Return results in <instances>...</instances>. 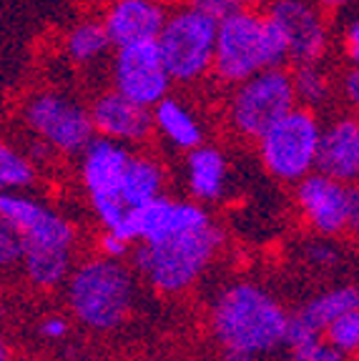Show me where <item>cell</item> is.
<instances>
[{
  "instance_id": "cell-1",
  "label": "cell",
  "mask_w": 359,
  "mask_h": 361,
  "mask_svg": "<svg viewBox=\"0 0 359 361\" xmlns=\"http://www.w3.org/2000/svg\"><path fill=\"white\" fill-rule=\"evenodd\" d=\"M0 216L20 233L23 266L35 286H56L68 276L73 228L66 219L43 206L40 201L20 193L0 196Z\"/></svg>"
},
{
  "instance_id": "cell-2",
  "label": "cell",
  "mask_w": 359,
  "mask_h": 361,
  "mask_svg": "<svg viewBox=\"0 0 359 361\" xmlns=\"http://www.w3.org/2000/svg\"><path fill=\"white\" fill-rule=\"evenodd\" d=\"M284 309L257 283H231L211 309V329L226 351L269 354L286 341Z\"/></svg>"
},
{
  "instance_id": "cell-3",
  "label": "cell",
  "mask_w": 359,
  "mask_h": 361,
  "mask_svg": "<svg viewBox=\"0 0 359 361\" xmlns=\"http://www.w3.org/2000/svg\"><path fill=\"white\" fill-rule=\"evenodd\" d=\"M219 243L221 231L208 216L184 226L161 241L139 243L134 251V266L158 291L176 293L196 281L199 274L213 259Z\"/></svg>"
},
{
  "instance_id": "cell-4",
  "label": "cell",
  "mask_w": 359,
  "mask_h": 361,
  "mask_svg": "<svg viewBox=\"0 0 359 361\" xmlns=\"http://www.w3.org/2000/svg\"><path fill=\"white\" fill-rule=\"evenodd\" d=\"M68 304L86 326L95 331L116 329L134 304L131 271L111 256L88 261L68 281Z\"/></svg>"
},
{
  "instance_id": "cell-5",
  "label": "cell",
  "mask_w": 359,
  "mask_h": 361,
  "mask_svg": "<svg viewBox=\"0 0 359 361\" xmlns=\"http://www.w3.org/2000/svg\"><path fill=\"white\" fill-rule=\"evenodd\" d=\"M294 75L284 68H264L236 85L229 103L231 126L247 138L259 141L286 113L297 108Z\"/></svg>"
},
{
  "instance_id": "cell-6",
  "label": "cell",
  "mask_w": 359,
  "mask_h": 361,
  "mask_svg": "<svg viewBox=\"0 0 359 361\" xmlns=\"http://www.w3.org/2000/svg\"><path fill=\"white\" fill-rule=\"evenodd\" d=\"M219 20L196 8H181L169 16L158 35V48L174 80L191 83L213 68Z\"/></svg>"
},
{
  "instance_id": "cell-7",
  "label": "cell",
  "mask_w": 359,
  "mask_h": 361,
  "mask_svg": "<svg viewBox=\"0 0 359 361\" xmlns=\"http://www.w3.org/2000/svg\"><path fill=\"white\" fill-rule=\"evenodd\" d=\"M322 126L312 108H294L259 138L266 171L281 180H302L317 164Z\"/></svg>"
},
{
  "instance_id": "cell-8",
  "label": "cell",
  "mask_w": 359,
  "mask_h": 361,
  "mask_svg": "<svg viewBox=\"0 0 359 361\" xmlns=\"http://www.w3.org/2000/svg\"><path fill=\"white\" fill-rule=\"evenodd\" d=\"M134 153L124 146L121 141H113L106 135H98L88 143L83 151V186L90 198L95 216L108 231H116L121 221L126 219V206L121 198V183H124L126 166H129Z\"/></svg>"
},
{
  "instance_id": "cell-9",
  "label": "cell",
  "mask_w": 359,
  "mask_h": 361,
  "mask_svg": "<svg viewBox=\"0 0 359 361\" xmlns=\"http://www.w3.org/2000/svg\"><path fill=\"white\" fill-rule=\"evenodd\" d=\"M25 126L61 153H83L95 138L90 108L61 93H35L23 108Z\"/></svg>"
},
{
  "instance_id": "cell-10",
  "label": "cell",
  "mask_w": 359,
  "mask_h": 361,
  "mask_svg": "<svg viewBox=\"0 0 359 361\" xmlns=\"http://www.w3.org/2000/svg\"><path fill=\"white\" fill-rule=\"evenodd\" d=\"M261 20L264 16L242 8L219 23L213 73L224 83H244L247 78L264 71L261 56Z\"/></svg>"
},
{
  "instance_id": "cell-11",
  "label": "cell",
  "mask_w": 359,
  "mask_h": 361,
  "mask_svg": "<svg viewBox=\"0 0 359 361\" xmlns=\"http://www.w3.org/2000/svg\"><path fill=\"white\" fill-rule=\"evenodd\" d=\"M171 73L161 56L158 40L116 48L113 58V85L131 101L153 108L169 96Z\"/></svg>"
},
{
  "instance_id": "cell-12",
  "label": "cell",
  "mask_w": 359,
  "mask_h": 361,
  "mask_svg": "<svg viewBox=\"0 0 359 361\" xmlns=\"http://www.w3.org/2000/svg\"><path fill=\"white\" fill-rule=\"evenodd\" d=\"M269 16L289 38L294 66H314L326 48V30L314 8L304 0H271Z\"/></svg>"
},
{
  "instance_id": "cell-13",
  "label": "cell",
  "mask_w": 359,
  "mask_h": 361,
  "mask_svg": "<svg viewBox=\"0 0 359 361\" xmlns=\"http://www.w3.org/2000/svg\"><path fill=\"white\" fill-rule=\"evenodd\" d=\"M297 201L309 224L324 236H334L347 228L349 186L342 180L319 171L304 176L297 186Z\"/></svg>"
},
{
  "instance_id": "cell-14",
  "label": "cell",
  "mask_w": 359,
  "mask_h": 361,
  "mask_svg": "<svg viewBox=\"0 0 359 361\" xmlns=\"http://www.w3.org/2000/svg\"><path fill=\"white\" fill-rule=\"evenodd\" d=\"M90 116L98 135H106L121 143H141L146 141L151 130L156 128V118L148 106L131 101L121 90H106L95 98L90 106Z\"/></svg>"
},
{
  "instance_id": "cell-15",
  "label": "cell",
  "mask_w": 359,
  "mask_h": 361,
  "mask_svg": "<svg viewBox=\"0 0 359 361\" xmlns=\"http://www.w3.org/2000/svg\"><path fill=\"white\" fill-rule=\"evenodd\" d=\"M166 20L169 18L156 0H116L103 18L111 43L116 48L158 40Z\"/></svg>"
},
{
  "instance_id": "cell-16",
  "label": "cell",
  "mask_w": 359,
  "mask_h": 361,
  "mask_svg": "<svg viewBox=\"0 0 359 361\" xmlns=\"http://www.w3.org/2000/svg\"><path fill=\"white\" fill-rule=\"evenodd\" d=\"M314 169L342 183L359 180V118H339L322 128Z\"/></svg>"
},
{
  "instance_id": "cell-17",
  "label": "cell",
  "mask_w": 359,
  "mask_h": 361,
  "mask_svg": "<svg viewBox=\"0 0 359 361\" xmlns=\"http://www.w3.org/2000/svg\"><path fill=\"white\" fill-rule=\"evenodd\" d=\"M189 191L199 201H216L226 186V161L216 148L199 146L186 158Z\"/></svg>"
},
{
  "instance_id": "cell-18",
  "label": "cell",
  "mask_w": 359,
  "mask_h": 361,
  "mask_svg": "<svg viewBox=\"0 0 359 361\" xmlns=\"http://www.w3.org/2000/svg\"><path fill=\"white\" fill-rule=\"evenodd\" d=\"M163 188V171L161 166L148 156H131L129 166H126L124 183H121V198H124L126 211L141 209L151 203L153 198L161 196ZM126 214V216H129Z\"/></svg>"
},
{
  "instance_id": "cell-19",
  "label": "cell",
  "mask_w": 359,
  "mask_h": 361,
  "mask_svg": "<svg viewBox=\"0 0 359 361\" xmlns=\"http://www.w3.org/2000/svg\"><path fill=\"white\" fill-rule=\"evenodd\" d=\"M153 118H156V128L161 130L176 148L184 151H194L204 143V130L199 121L186 111V106L176 98H163L161 103L153 106Z\"/></svg>"
},
{
  "instance_id": "cell-20",
  "label": "cell",
  "mask_w": 359,
  "mask_h": 361,
  "mask_svg": "<svg viewBox=\"0 0 359 361\" xmlns=\"http://www.w3.org/2000/svg\"><path fill=\"white\" fill-rule=\"evenodd\" d=\"M354 309H359V288L339 286V288H331V291H324V293H319V296H314V299L299 311V316H302L309 326H314L317 331L324 334L331 322H337L339 316Z\"/></svg>"
},
{
  "instance_id": "cell-21",
  "label": "cell",
  "mask_w": 359,
  "mask_h": 361,
  "mask_svg": "<svg viewBox=\"0 0 359 361\" xmlns=\"http://www.w3.org/2000/svg\"><path fill=\"white\" fill-rule=\"evenodd\" d=\"M111 35L106 30V23L86 20L76 25L66 38V53L73 63H90L101 58L111 48Z\"/></svg>"
},
{
  "instance_id": "cell-22",
  "label": "cell",
  "mask_w": 359,
  "mask_h": 361,
  "mask_svg": "<svg viewBox=\"0 0 359 361\" xmlns=\"http://www.w3.org/2000/svg\"><path fill=\"white\" fill-rule=\"evenodd\" d=\"M33 180V161L6 143L0 148V183H3V188H16L18 191V188H28Z\"/></svg>"
},
{
  "instance_id": "cell-23",
  "label": "cell",
  "mask_w": 359,
  "mask_h": 361,
  "mask_svg": "<svg viewBox=\"0 0 359 361\" xmlns=\"http://www.w3.org/2000/svg\"><path fill=\"white\" fill-rule=\"evenodd\" d=\"M261 56H264V68H284L286 63H292L289 38L269 13L261 20Z\"/></svg>"
},
{
  "instance_id": "cell-24",
  "label": "cell",
  "mask_w": 359,
  "mask_h": 361,
  "mask_svg": "<svg viewBox=\"0 0 359 361\" xmlns=\"http://www.w3.org/2000/svg\"><path fill=\"white\" fill-rule=\"evenodd\" d=\"M294 88H297V98L304 106H322L329 96V80L324 78L319 68L314 66H297L294 71Z\"/></svg>"
},
{
  "instance_id": "cell-25",
  "label": "cell",
  "mask_w": 359,
  "mask_h": 361,
  "mask_svg": "<svg viewBox=\"0 0 359 361\" xmlns=\"http://www.w3.org/2000/svg\"><path fill=\"white\" fill-rule=\"evenodd\" d=\"M324 338L329 344H334L339 351H357L359 349V309L347 311L337 319V322H331L324 331Z\"/></svg>"
},
{
  "instance_id": "cell-26",
  "label": "cell",
  "mask_w": 359,
  "mask_h": 361,
  "mask_svg": "<svg viewBox=\"0 0 359 361\" xmlns=\"http://www.w3.org/2000/svg\"><path fill=\"white\" fill-rule=\"evenodd\" d=\"M23 254H25V248H23L20 233L3 219V224H0V261H3V266H13L23 261Z\"/></svg>"
},
{
  "instance_id": "cell-27",
  "label": "cell",
  "mask_w": 359,
  "mask_h": 361,
  "mask_svg": "<svg viewBox=\"0 0 359 361\" xmlns=\"http://www.w3.org/2000/svg\"><path fill=\"white\" fill-rule=\"evenodd\" d=\"M191 8H196V11L206 13V16L216 18V20H224V18L234 16L244 8L242 0H189Z\"/></svg>"
},
{
  "instance_id": "cell-28",
  "label": "cell",
  "mask_w": 359,
  "mask_h": 361,
  "mask_svg": "<svg viewBox=\"0 0 359 361\" xmlns=\"http://www.w3.org/2000/svg\"><path fill=\"white\" fill-rule=\"evenodd\" d=\"M304 254H307V259L312 261V264H317V266H331V264H337V261H339V251L326 241L307 243Z\"/></svg>"
},
{
  "instance_id": "cell-29",
  "label": "cell",
  "mask_w": 359,
  "mask_h": 361,
  "mask_svg": "<svg viewBox=\"0 0 359 361\" xmlns=\"http://www.w3.org/2000/svg\"><path fill=\"white\" fill-rule=\"evenodd\" d=\"M129 246H131L129 241H124V238L118 236V233H113V231L103 233V238H101L103 254L111 256V259H121V256H126V254H129Z\"/></svg>"
},
{
  "instance_id": "cell-30",
  "label": "cell",
  "mask_w": 359,
  "mask_h": 361,
  "mask_svg": "<svg viewBox=\"0 0 359 361\" xmlns=\"http://www.w3.org/2000/svg\"><path fill=\"white\" fill-rule=\"evenodd\" d=\"M344 51H347V58L352 61V66L359 68V20L349 23L347 35H344Z\"/></svg>"
},
{
  "instance_id": "cell-31",
  "label": "cell",
  "mask_w": 359,
  "mask_h": 361,
  "mask_svg": "<svg viewBox=\"0 0 359 361\" xmlns=\"http://www.w3.org/2000/svg\"><path fill=\"white\" fill-rule=\"evenodd\" d=\"M40 334L45 338H63L68 334V322L61 316H48L43 324H40Z\"/></svg>"
},
{
  "instance_id": "cell-32",
  "label": "cell",
  "mask_w": 359,
  "mask_h": 361,
  "mask_svg": "<svg viewBox=\"0 0 359 361\" xmlns=\"http://www.w3.org/2000/svg\"><path fill=\"white\" fill-rule=\"evenodd\" d=\"M347 228L359 236V186H349V206H347Z\"/></svg>"
},
{
  "instance_id": "cell-33",
  "label": "cell",
  "mask_w": 359,
  "mask_h": 361,
  "mask_svg": "<svg viewBox=\"0 0 359 361\" xmlns=\"http://www.w3.org/2000/svg\"><path fill=\"white\" fill-rule=\"evenodd\" d=\"M344 96L352 106L359 108V68H352L347 75H344Z\"/></svg>"
},
{
  "instance_id": "cell-34",
  "label": "cell",
  "mask_w": 359,
  "mask_h": 361,
  "mask_svg": "<svg viewBox=\"0 0 359 361\" xmlns=\"http://www.w3.org/2000/svg\"><path fill=\"white\" fill-rule=\"evenodd\" d=\"M226 361H257V356L244 354V351H229V354H226Z\"/></svg>"
},
{
  "instance_id": "cell-35",
  "label": "cell",
  "mask_w": 359,
  "mask_h": 361,
  "mask_svg": "<svg viewBox=\"0 0 359 361\" xmlns=\"http://www.w3.org/2000/svg\"><path fill=\"white\" fill-rule=\"evenodd\" d=\"M324 8H337V6H344V3H349V0H319Z\"/></svg>"
},
{
  "instance_id": "cell-36",
  "label": "cell",
  "mask_w": 359,
  "mask_h": 361,
  "mask_svg": "<svg viewBox=\"0 0 359 361\" xmlns=\"http://www.w3.org/2000/svg\"><path fill=\"white\" fill-rule=\"evenodd\" d=\"M244 8H254V6H264V3H269V0H242Z\"/></svg>"
}]
</instances>
